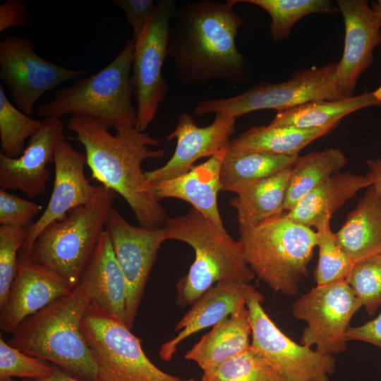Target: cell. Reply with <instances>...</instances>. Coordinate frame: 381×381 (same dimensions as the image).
Listing matches in <instances>:
<instances>
[{"label": "cell", "mask_w": 381, "mask_h": 381, "mask_svg": "<svg viewBox=\"0 0 381 381\" xmlns=\"http://www.w3.org/2000/svg\"><path fill=\"white\" fill-rule=\"evenodd\" d=\"M28 234L29 228L0 226V308L15 277L19 253Z\"/></svg>", "instance_id": "cell-37"}, {"label": "cell", "mask_w": 381, "mask_h": 381, "mask_svg": "<svg viewBox=\"0 0 381 381\" xmlns=\"http://www.w3.org/2000/svg\"><path fill=\"white\" fill-rule=\"evenodd\" d=\"M25 381H85L75 378L71 376L68 372L54 368L52 375L48 377L35 380H25ZM91 381V380H90Z\"/></svg>", "instance_id": "cell-43"}, {"label": "cell", "mask_w": 381, "mask_h": 381, "mask_svg": "<svg viewBox=\"0 0 381 381\" xmlns=\"http://www.w3.org/2000/svg\"><path fill=\"white\" fill-rule=\"evenodd\" d=\"M40 56L27 37L7 36L0 42V78L17 107L30 116L37 100L60 84L85 75Z\"/></svg>", "instance_id": "cell-13"}, {"label": "cell", "mask_w": 381, "mask_h": 381, "mask_svg": "<svg viewBox=\"0 0 381 381\" xmlns=\"http://www.w3.org/2000/svg\"><path fill=\"white\" fill-rule=\"evenodd\" d=\"M243 258L261 281L274 291L296 294L317 247L316 231L286 212L239 233Z\"/></svg>", "instance_id": "cell-6"}, {"label": "cell", "mask_w": 381, "mask_h": 381, "mask_svg": "<svg viewBox=\"0 0 381 381\" xmlns=\"http://www.w3.org/2000/svg\"><path fill=\"white\" fill-rule=\"evenodd\" d=\"M337 63H331L304 69L282 83L257 85L234 97L202 99L194 114L222 113L237 119L258 110L279 112L313 101L339 99L346 97L337 83Z\"/></svg>", "instance_id": "cell-8"}, {"label": "cell", "mask_w": 381, "mask_h": 381, "mask_svg": "<svg viewBox=\"0 0 381 381\" xmlns=\"http://www.w3.org/2000/svg\"><path fill=\"white\" fill-rule=\"evenodd\" d=\"M78 284L91 304L125 324L126 283L106 230L102 233Z\"/></svg>", "instance_id": "cell-22"}, {"label": "cell", "mask_w": 381, "mask_h": 381, "mask_svg": "<svg viewBox=\"0 0 381 381\" xmlns=\"http://www.w3.org/2000/svg\"><path fill=\"white\" fill-rule=\"evenodd\" d=\"M346 282L365 311L373 315L381 306V253L356 262Z\"/></svg>", "instance_id": "cell-35"}, {"label": "cell", "mask_w": 381, "mask_h": 381, "mask_svg": "<svg viewBox=\"0 0 381 381\" xmlns=\"http://www.w3.org/2000/svg\"><path fill=\"white\" fill-rule=\"evenodd\" d=\"M71 139L81 143L92 178L122 196L140 226L163 227L169 217L142 170V162L159 159L163 150H151L160 143L135 126L119 129L116 135L90 117L72 115L67 123Z\"/></svg>", "instance_id": "cell-2"}, {"label": "cell", "mask_w": 381, "mask_h": 381, "mask_svg": "<svg viewBox=\"0 0 381 381\" xmlns=\"http://www.w3.org/2000/svg\"><path fill=\"white\" fill-rule=\"evenodd\" d=\"M362 305L346 280L318 286L292 305V315L305 321L301 344L333 355L346 349V332Z\"/></svg>", "instance_id": "cell-12"}, {"label": "cell", "mask_w": 381, "mask_h": 381, "mask_svg": "<svg viewBox=\"0 0 381 381\" xmlns=\"http://www.w3.org/2000/svg\"><path fill=\"white\" fill-rule=\"evenodd\" d=\"M251 326L246 306L212 327L185 355L195 362L203 373L214 370L222 363L250 346Z\"/></svg>", "instance_id": "cell-24"}, {"label": "cell", "mask_w": 381, "mask_h": 381, "mask_svg": "<svg viewBox=\"0 0 381 381\" xmlns=\"http://www.w3.org/2000/svg\"><path fill=\"white\" fill-rule=\"evenodd\" d=\"M176 9V1H159L134 41L131 83L137 102L135 127L139 131L144 132L152 123L169 90L162 67L168 57L170 24Z\"/></svg>", "instance_id": "cell-10"}, {"label": "cell", "mask_w": 381, "mask_h": 381, "mask_svg": "<svg viewBox=\"0 0 381 381\" xmlns=\"http://www.w3.org/2000/svg\"><path fill=\"white\" fill-rule=\"evenodd\" d=\"M372 8L381 16V0H378L373 4Z\"/></svg>", "instance_id": "cell-44"}, {"label": "cell", "mask_w": 381, "mask_h": 381, "mask_svg": "<svg viewBox=\"0 0 381 381\" xmlns=\"http://www.w3.org/2000/svg\"><path fill=\"white\" fill-rule=\"evenodd\" d=\"M10 381H18V380H15L12 379V380H10ZM23 381H25V380H23Z\"/></svg>", "instance_id": "cell-46"}, {"label": "cell", "mask_w": 381, "mask_h": 381, "mask_svg": "<svg viewBox=\"0 0 381 381\" xmlns=\"http://www.w3.org/2000/svg\"><path fill=\"white\" fill-rule=\"evenodd\" d=\"M42 121L34 119L16 108L0 85V140L1 152L16 158L23 153L25 142L40 128Z\"/></svg>", "instance_id": "cell-33"}, {"label": "cell", "mask_w": 381, "mask_h": 381, "mask_svg": "<svg viewBox=\"0 0 381 381\" xmlns=\"http://www.w3.org/2000/svg\"><path fill=\"white\" fill-rule=\"evenodd\" d=\"M166 241L178 240L194 250L188 273L176 284V303L193 304L218 282L249 284L255 274L246 263L239 242L223 234L193 208L169 218L162 227Z\"/></svg>", "instance_id": "cell-4"}, {"label": "cell", "mask_w": 381, "mask_h": 381, "mask_svg": "<svg viewBox=\"0 0 381 381\" xmlns=\"http://www.w3.org/2000/svg\"><path fill=\"white\" fill-rule=\"evenodd\" d=\"M116 198V192L99 185L91 202L71 210L66 217L40 233L28 253L30 258L56 273L73 290L105 230Z\"/></svg>", "instance_id": "cell-7"}, {"label": "cell", "mask_w": 381, "mask_h": 381, "mask_svg": "<svg viewBox=\"0 0 381 381\" xmlns=\"http://www.w3.org/2000/svg\"><path fill=\"white\" fill-rule=\"evenodd\" d=\"M167 381H194L193 379H181L177 377H174L173 379Z\"/></svg>", "instance_id": "cell-45"}, {"label": "cell", "mask_w": 381, "mask_h": 381, "mask_svg": "<svg viewBox=\"0 0 381 381\" xmlns=\"http://www.w3.org/2000/svg\"><path fill=\"white\" fill-rule=\"evenodd\" d=\"M71 291L59 275L20 251L15 277L0 308L1 329L13 334L27 317Z\"/></svg>", "instance_id": "cell-18"}, {"label": "cell", "mask_w": 381, "mask_h": 381, "mask_svg": "<svg viewBox=\"0 0 381 381\" xmlns=\"http://www.w3.org/2000/svg\"><path fill=\"white\" fill-rule=\"evenodd\" d=\"M64 128L61 119L45 117L21 155L11 158L1 151V188L20 190L30 198L42 194L50 176L47 166L54 162L56 148L66 139Z\"/></svg>", "instance_id": "cell-16"}, {"label": "cell", "mask_w": 381, "mask_h": 381, "mask_svg": "<svg viewBox=\"0 0 381 381\" xmlns=\"http://www.w3.org/2000/svg\"><path fill=\"white\" fill-rule=\"evenodd\" d=\"M54 368L47 361L11 346L0 335V381L12 377L39 380L52 375Z\"/></svg>", "instance_id": "cell-36"}, {"label": "cell", "mask_w": 381, "mask_h": 381, "mask_svg": "<svg viewBox=\"0 0 381 381\" xmlns=\"http://www.w3.org/2000/svg\"><path fill=\"white\" fill-rule=\"evenodd\" d=\"M82 330L97 367V381H167L175 377L151 362L124 323L91 303Z\"/></svg>", "instance_id": "cell-9"}, {"label": "cell", "mask_w": 381, "mask_h": 381, "mask_svg": "<svg viewBox=\"0 0 381 381\" xmlns=\"http://www.w3.org/2000/svg\"><path fill=\"white\" fill-rule=\"evenodd\" d=\"M42 205L0 189L1 226L30 228Z\"/></svg>", "instance_id": "cell-38"}, {"label": "cell", "mask_w": 381, "mask_h": 381, "mask_svg": "<svg viewBox=\"0 0 381 381\" xmlns=\"http://www.w3.org/2000/svg\"><path fill=\"white\" fill-rule=\"evenodd\" d=\"M335 126L301 129L291 126H258L249 128L230 140L228 149L245 153L266 152L298 156L303 148L329 133Z\"/></svg>", "instance_id": "cell-28"}, {"label": "cell", "mask_w": 381, "mask_h": 381, "mask_svg": "<svg viewBox=\"0 0 381 381\" xmlns=\"http://www.w3.org/2000/svg\"><path fill=\"white\" fill-rule=\"evenodd\" d=\"M346 336L348 341H362L381 348V313L363 325L349 327Z\"/></svg>", "instance_id": "cell-41"}, {"label": "cell", "mask_w": 381, "mask_h": 381, "mask_svg": "<svg viewBox=\"0 0 381 381\" xmlns=\"http://www.w3.org/2000/svg\"><path fill=\"white\" fill-rule=\"evenodd\" d=\"M201 381H284V380L261 353L250 346L214 370L203 373Z\"/></svg>", "instance_id": "cell-32"}, {"label": "cell", "mask_w": 381, "mask_h": 381, "mask_svg": "<svg viewBox=\"0 0 381 381\" xmlns=\"http://www.w3.org/2000/svg\"><path fill=\"white\" fill-rule=\"evenodd\" d=\"M238 3L199 0L177 8L170 24L168 57L182 84L247 82L248 64L236 42L243 23L234 8Z\"/></svg>", "instance_id": "cell-1"}, {"label": "cell", "mask_w": 381, "mask_h": 381, "mask_svg": "<svg viewBox=\"0 0 381 381\" xmlns=\"http://www.w3.org/2000/svg\"><path fill=\"white\" fill-rule=\"evenodd\" d=\"M259 6L271 18L270 31L272 40L287 38L294 24L311 13L332 11L330 2L326 0H238Z\"/></svg>", "instance_id": "cell-31"}, {"label": "cell", "mask_w": 381, "mask_h": 381, "mask_svg": "<svg viewBox=\"0 0 381 381\" xmlns=\"http://www.w3.org/2000/svg\"><path fill=\"white\" fill-rule=\"evenodd\" d=\"M90 305L78 284L69 294L24 319L8 344L68 373L97 381V367L82 330V320Z\"/></svg>", "instance_id": "cell-3"}, {"label": "cell", "mask_w": 381, "mask_h": 381, "mask_svg": "<svg viewBox=\"0 0 381 381\" xmlns=\"http://www.w3.org/2000/svg\"><path fill=\"white\" fill-rule=\"evenodd\" d=\"M134 40L127 41L118 55L97 73L78 79L56 92L53 99L37 107L39 116L61 119L71 114L95 119L116 131L135 126L136 109L130 75Z\"/></svg>", "instance_id": "cell-5"}, {"label": "cell", "mask_w": 381, "mask_h": 381, "mask_svg": "<svg viewBox=\"0 0 381 381\" xmlns=\"http://www.w3.org/2000/svg\"><path fill=\"white\" fill-rule=\"evenodd\" d=\"M227 147L174 179L152 183L158 201L173 198L191 205L220 233L229 234L224 226L217 204L222 190L220 171Z\"/></svg>", "instance_id": "cell-20"}, {"label": "cell", "mask_w": 381, "mask_h": 381, "mask_svg": "<svg viewBox=\"0 0 381 381\" xmlns=\"http://www.w3.org/2000/svg\"><path fill=\"white\" fill-rule=\"evenodd\" d=\"M346 158L339 148L329 147L298 157L288 181L284 210L291 209L313 189L340 171Z\"/></svg>", "instance_id": "cell-30"}, {"label": "cell", "mask_w": 381, "mask_h": 381, "mask_svg": "<svg viewBox=\"0 0 381 381\" xmlns=\"http://www.w3.org/2000/svg\"><path fill=\"white\" fill-rule=\"evenodd\" d=\"M371 185L366 175L336 173L286 211V216L317 231L329 225L334 213L348 200Z\"/></svg>", "instance_id": "cell-23"}, {"label": "cell", "mask_w": 381, "mask_h": 381, "mask_svg": "<svg viewBox=\"0 0 381 381\" xmlns=\"http://www.w3.org/2000/svg\"><path fill=\"white\" fill-rule=\"evenodd\" d=\"M315 231L318 261L314 278L317 285L346 280L355 261L339 245L329 224Z\"/></svg>", "instance_id": "cell-34"}, {"label": "cell", "mask_w": 381, "mask_h": 381, "mask_svg": "<svg viewBox=\"0 0 381 381\" xmlns=\"http://www.w3.org/2000/svg\"><path fill=\"white\" fill-rule=\"evenodd\" d=\"M291 167L259 180L242 190L229 204L237 212L239 233L285 212Z\"/></svg>", "instance_id": "cell-26"}, {"label": "cell", "mask_w": 381, "mask_h": 381, "mask_svg": "<svg viewBox=\"0 0 381 381\" xmlns=\"http://www.w3.org/2000/svg\"><path fill=\"white\" fill-rule=\"evenodd\" d=\"M27 2L23 0H8L0 6V32L13 27L28 25Z\"/></svg>", "instance_id": "cell-40"}, {"label": "cell", "mask_w": 381, "mask_h": 381, "mask_svg": "<svg viewBox=\"0 0 381 381\" xmlns=\"http://www.w3.org/2000/svg\"><path fill=\"white\" fill-rule=\"evenodd\" d=\"M54 163V181L50 199L42 215L29 229L20 250L27 254L47 226L66 217L71 210L91 202L99 188L85 177V155L76 151L66 139L56 148Z\"/></svg>", "instance_id": "cell-19"}, {"label": "cell", "mask_w": 381, "mask_h": 381, "mask_svg": "<svg viewBox=\"0 0 381 381\" xmlns=\"http://www.w3.org/2000/svg\"><path fill=\"white\" fill-rule=\"evenodd\" d=\"M262 301L263 296L255 289L246 300L251 326L250 346L284 381H329L335 368L332 355L321 353L291 340L267 315Z\"/></svg>", "instance_id": "cell-11"}, {"label": "cell", "mask_w": 381, "mask_h": 381, "mask_svg": "<svg viewBox=\"0 0 381 381\" xmlns=\"http://www.w3.org/2000/svg\"><path fill=\"white\" fill-rule=\"evenodd\" d=\"M372 106H381V97L376 90L339 99L310 102L277 112L269 124L301 129L336 127L346 115Z\"/></svg>", "instance_id": "cell-27"}, {"label": "cell", "mask_w": 381, "mask_h": 381, "mask_svg": "<svg viewBox=\"0 0 381 381\" xmlns=\"http://www.w3.org/2000/svg\"><path fill=\"white\" fill-rule=\"evenodd\" d=\"M345 37L336 77L344 97L353 96L357 80L373 62V50L381 44V16L365 0H338Z\"/></svg>", "instance_id": "cell-17"}, {"label": "cell", "mask_w": 381, "mask_h": 381, "mask_svg": "<svg viewBox=\"0 0 381 381\" xmlns=\"http://www.w3.org/2000/svg\"><path fill=\"white\" fill-rule=\"evenodd\" d=\"M114 5L125 13L133 30L132 39L135 41L152 16L155 5L152 0H114Z\"/></svg>", "instance_id": "cell-39"}, {"label": "cell", "mask_w": 381, "mask_h": 381, "mask_svg": "<svg viewBox=\"0 0 381 381\" xmlns=\"http://www.w3.org/2000/svg\"><path fill=\"white\" fill-rule=\"evenodd\" d=\"M254 289L249 284L230 282H218L209 289L180 320L175 329L177 335L161 346L160 358L169 361L182 341L239 311Z\"/></svg>", "instance_id": "cell-21"}, {"label": "cell", "mask_w": 381, "mask_h": 381, "mask_svg": "<svg viewBox=\"0 0 381 381\" xmlns=\"http://www.w3.org/2000/svg\"><path fill=\"white\" fill-rule=\"evenodd\" d=\"M236 119L216 113L211 124L200 127L192 115L181 114L174 130L167 136L168 140L175 138L176 140L174 152L164 165L145 171L147 181L152 183L186 174L198 159L211 157L227 147L235 131Z\"/></svg>", "instance_id": "cell-15"}, {"label": "cell", "mask_w": 381, "mask_h": 381, "mask_svg": "<svg viewBox=\"0 0 381 381\" xmlns=\"http://www.w3.org/2000/svg\"><path fill=\"white\" fill-rule=\"evenodd\" d=\"M105 230L126 280L125 325L131 329L158 251L166 241L164 230L133 226L114 208L109 212Z\"/></svg>", "instance_id": "cell-14"}, {"label": "cell", "mask_w": 381, "mask_h": 381, "mask_svg": "<svg viewBox=\"0 0 381 381\" xmlns=\"http://www.w3.org/2000/svg\"><path fill=\"white\" fill-rule=\"evenodd\" d=\"M335 234L355 262L381 253V197L373 186L367 188Z\"/></svg>", "instance_id": "cell-25"}, {"label": "cell", "mask_w": 381, "mask_h": 381, "mask_svg": "<svg viewBox=\"0 0 381 381\" xmlns=\"http://www.w3.org/2000/svg\"><path fill=\"white\" fill-rule=\"evenodd\" d=\"M368 171L366 176L371 181L372 186L381 197V157L366 161Z\"/></svg>", "instance_id": "cell-42"}, {"label": "cell", "mask_w": 381, "mask_h": 381, "mask_svg": "<svg viewBox=\"0 0 381 381\" xmlns=\"http://www.w3.org/2000/svg\"><path fill=\"white\" fill-rule=\"evenodd\" d=\"M298 157L260 152L240 153L227 147L220 171L222 191L238 194L249 185L293 167Z\"/></svg>", "instance_id": "cell-29"}]
</instances>
